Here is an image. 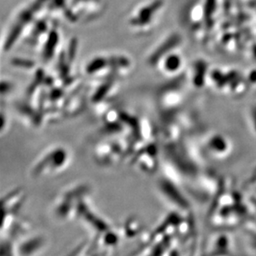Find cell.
I'll return each mask as SVG.
<instances>
[{
    "label": "cell",
    "instance_id": "cell-10",
    "mask_svg": "<svg viewBox=\"0 0 256 256\" xmlns=\"http://www.w3.org/2000/svg\"><path fill=\"white\" fill-rule=\"evenodd\" d=\"M181 64L180 56L171 52L167 55H165L158 62L155 68L158 69L161 72L164 73L166 75H170V74L176 72V70H178L181 66Z\"/></svg>",
    "mask_w": 256,
    "mask_h": 256
},
{
    "label": "cell",
    "instance_id": "cell-8",
    "mask_svg": "<svg viewBox=\"0 0 256 256\" xmlns=\"http://www.w3.org/2000/svg\"><path fill=\"white\" fill-rule=\"evenodd\" d=\"M178 41V36L176 35H171L167 38L164 39L160 42L150 52L147 58V63L151 68H154L157 66L158 62L162 59L165 55L174 51L176 44Z\"/></svg>",
    "mask_w": 256,
    "mask_h": 256
},
{
    "label": "cell",
    "instance_id": "cell-14",
    "mask_svg": "<svg viewBox=\"0 0 256 256\" xmlns=\"http://www.w3.org/2000/svg\"><path fill=\"white\" fill-rule=\"evenodd\" d=\"M142 226L138 219L136 218H130L126 225V236L128 237H134L140 234Z\"/></svg>",
    "mask_w": 256,
    "mask_h": 256
},
{
    "label": "cell",
    "instance_id": "cell-12",
    "mask_svg": "<svg viewBox=\"0 0 256 256\" xmlns=\"http://www.w3.org/2000/svg\"><path fill=\"white\" fill-rule=\"evenodd\" d=\"M44 239L42 237L36 236L22 242L20 244V254H32L38 252L44 246Z\"/></svg>",
    "mask_w": 256,
    "mask_h": 256
},
{
    "label": "cell",
    "instance_id": "cell-11",
    "mask_svg": "<svg viewBox=\"0 0 256 256\" xmlns=\"http://www.w3.org/2000/svg\"><path fill=\"white\" fill-rule=\"evenodd\" d=\"M80 90L70 94V97H68L66 102L65 106V114L68 116H75V114H80V112H82L84 109V106H85V97H83V94H82V92L80 94H78V92Z\"/></svg>",
    "mask_w": 256,
    "mask_h": 256
},
{
    "label": "cell",
    "instance_id": "cell-13",
    "mask_svg": "<svg viewBox=\"0 0 256 256\" xmlns=\"http://www.w3.org/2000/svg\"><path fill=\"white\" fill-rule=\"evenodd\" d=\"M10 65L12 66V68L26 72H36L38 69L36 63L32 59L20 56H14L10 60Z\"/></svg>",
    "mask_w": 256,
    "mask_h": 256
},
{
    "label": "cell",
    "instance_id": "cell-2",
    "mask_svg": "<svg viewBox=\"0 0 256 256\" xmlns=\"http://www.w3.org/2000/svg\"><path fill=\"white\" fill-rule=\"evenodd\" d=\"M134 69L133 60L120 52L99 54L92 56L85 66V72L96 80L126 78Z\"/></svg>",
    "mask_w": 256,
    "mask_h": 256
},
{
    "label": "cell",
    "instance_id": "cell-9",
    "mask_svg": "<svg viewBox=\"0 0 256 256\" xmlns=\"http://www.w3.org/2000/svg\"><path fill=\"white\" fill-rule=\"evenodd\" d=\"M26 195L22 188L14 189L2 199V212L18 213L24 202Z\"/></svg>",
    "mask_w": 256,
    "mask_h": 256
},
{
    "label": "cell",
    "instance_id": "cell-4",
    "mask_svg": "<svg viewBox=\"0 0 256 256\" xmlns=\"http://www.w3.org/2000/svg\"><path fill=\"white\" fill-rule=\"evenodd\" d=\"M104 8V0H68L65 20L70 24L88 22L99 17Z\"/></svg>",
    "mask_w": 256,
    "mask_h": 256
},
{
    "label": "cell",
    "instance_id": "cell-1",
    "mask_svg": "<svg viewBox=\"0 0 256 256\" xmlns=\"http://www.w3.org/2000/svg\"><path fill=\"white\" fill-rule=\"evenodd\" d=\"M49 0H28L12 18L10 26L2 36V52H10L24 41L29 31L36 21L46 14Z\"/></svg>",
    "mask_w": 256,
    "mask_h": 256
},
{
    "label": "cell",
    "instance_id": "cell-6",
    "mask_svg": "<svg viewBox=\"0 0 256 256\" xmlns=\"http://www.w3.org/2000/svg\"><path fill=\"white\" fill-rule=\"evenodd\" d=\"M63 46L64 45H63L62 35L59 28L58 22H56L49 32L48 36H46V40L38 54L41 58L42 62L48 65L49 63L56 60Z\"/></svg>",
    "mask_w": 256,
    "mask_h": 256
},
{
    "label": "cell",
    "instance_id": "cell-3",
    "mask_svg": "<svg viewBox=\"0 0 256 256\" xmlns=\"http://www.w3.org/2000/svg\"><path fill=\"white\" fill-rule=\"evenodd\" d=\"M164 5V0H146L137 5L126 20L128 29L137 35L150 34L157 26Z\"/></svg>",
    "mask_w": 256,
    "mask_h": 256
},
{
    "label": "cell",
    "instance_id": "cell-5",
    "mask_svg": "<svg viewBox=\"0 0 256 256\" xmlns=\"http://www.w3.org/2000/svg\"><path fill=\"white\" fill-rule=\"evenodd\" d=\"M70 154L63 148H55L39 160L32 170L34 176H48L58 174L68 168Z\"/></svg>",
    "mask_w": 256,
    "mask_h": 256
},
{
    "label": "cell",
    "instance_id": "cell-7",
    "mask_svg": "<svg viewBox=\"0 0 256 256\" xmlns=\"http://www.w3.org/2000/svg\"><path fill=\"white\" fill-rule=\"evenodd\" d=\"M132 164L145 174H154L158 168L157 150L154 142L136 152Z\"/></svg>",
    "mask_w": 256,
    "mask_h": 256
},
{
    "label": "cell",
    "instance_id": "cell-15",
    "mask_svg": "<svg viewBox=\"0 0 256 256\" xmlns=\"http://www.w3.org/2000/svg\"><path fill=\"white\" fill-rule=\"evenodd\" d=\"M14 90V84L8 80H2L1 82V92L2 96L10 94V92H12Z\"/></svg>",
    "mask_w": 256,
    "mask_h": 256
}]
</instances>
